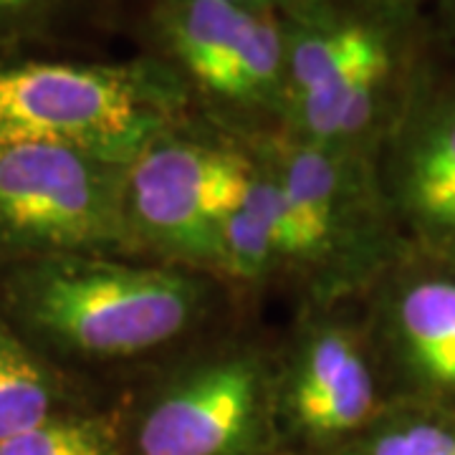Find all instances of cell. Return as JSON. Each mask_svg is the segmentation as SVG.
I'll use <instances>...</instances> for the list:
<instances>
[{"label": "cell", "mask_w": 455, "mask_h": 455, "mask_svg": "<svg viewBox=\"0 0 455 455\" xmlns=\"http://www.w3.org/2000/svg\"><path fill=\"white\" fill-rule=\"evenodd\" d=\"M0 316L49 359L84 364L157 355L211 316L208 274L127 256H49L3 266Z\"/></svg>", "instance_id": "1"}, {"label": "cell", "mask_w": 455, "mask_h": 455, "mask_svg": "<svg viewBox=\"0 0 455 455\" xmlns=\"http://www.w3.org/2000/svg\"><path fill=\"white\" fill-rule=\"evenodd\" d=\"M278 18L286 49V119L278 132L377 157L415 79V16L359 0H291Z\"/></svg>", "instance_id": "2"}, {"label": "cell", "mask_w": 455, "mask_h": 455, "mask_svg": "<svg viewBox=\"0 0 455 455\" xmlns=\"http://www.w3.org/2000/svg\"><path fill=\"white\" fill-rule=\"evenodd\" d=\"M188 114L185 89L152 56L122 64L0 56V147L64 142L130 160Z\"/></svg>", "instance_id": "3"}, {"label": "cell", "mask_w": 455, "mask_h": 455, "mask_svg": "<svg viewBox=\"0 0 455 455\" xmlns=\"http://www.w3.org/2000/svg\"><path fill=\"white\" fill-rule=\"evenodd\" d=\"M274 167L299 235V268L314 309L374 283L395 260L397 228L377 157L311 145L283 132L243 134Z\"/></svg>", "instance_id": "4"}, {"label": "cell", "mask_w": 455, "mask_h": 455, "mask_svg": "<svg viewBox=\"0 0 455 455\" xmlns=\"http://www.w3.org/2000/svg\"><path fill=\"white\" fill-rule=\"evenodd\" d=\"M253 175L243 134L193 114L149 137L124 170V220L137 253L215 274L228 215Z\"/></svg>", "instance_id": "5"}, {"label": "cell", "mask_w": 455, "mask_h": 455, "mask_svg": "<svg viewBox=\"0 0 455 455\" xmlns=\"http://www.w3.org/2000/svg\"><path fill=\"white\" fill-rule=\"evenodd\" d=\"M152 59L190 107L235 134L278 132L286 119V49L278 13L230 0H147Z\"/></svg>", "instance_id": "6"}, {"label": "cell", "mask_w": 455, "mask_h": 455, "mask_svg": "<svg viewBox=\"0 0 455 455\" xmlns=\"http://www.w3.org/2000/svg\"><path fill=\"white\" fill-rule=\"evenodd\" d=\"M127 163L64 142L0 147V266L137 253L124 220Z\"/></svg>", "instance_id": "7"}, {"label": "cell", "mask_w": 455, "mask_h": 455, "mask_svg": "<svg viewBox=\"0 0 455 455\" xmlns=\"http://www.w3.org/2000/svg\"><path fill=\"white\" fill-rule=\"evenodd\" d=\"M276 445V357L251 341L180 362L124 425V455H268Z\"/></svg>", "instance_id": "8"}, {"label": "cell", "mask_w": 455, "mask_h": 455, "mask_svg": "<svg viewBox=\"0 0 455 455\" xmlns=\"http://www.w3.org/2000/svg\"><path fill=\"white\" fill-rule=\"evenodd\" d=\"M382 410L364 337L329 309L311 311L276 357L278 443L331 455Z\"/></svg>", "instance_id": "9"}, {"label": "cell", "mask_w": 455, "mask_h": 455, "mask_svg": "<svg viewBox=\"0 0 455 455\" xmlns=\"http://www.w3.org/2000/svg\"><path fill=\"white\" fill-rule=\"evenodd\" d=\"M382 145L390 147V167L379 185L395 223L405 220L455 259V89L412 79Z\"/></svg>", "instance_id": "10"}, {"label": "cell", "mask_w": 455, "mask_h": 455, "mask_svg": "<svg viewBox=\"0 0 455 455\" xmlns=\"http://www.w3.org/2000/svg\"><path fill=\"white\" fill-rule=\"evenodd\" d=\"M385 331L403 372L435 400H455V278L407 276L385 296Z\"/></svg>", "instance_id": "11"}, {"label": "cell", "mask_w": 455, "mask_h": 455, "mask_svg": "<svg viewBox=\"0 0 455 455\" xmlns=\"http://www.w3.org/2000/svg\"><path fill=\"white\" fill-rule=\"evenodd\" d=\"M248 147L253 155V175L248 180L241 203L228 215L223 226L215 276L251 286L276 276L296 278L299 235L289 197L274 167L260 157V152L251 142Z\"/></svg>", "instance_id": "12"}, {"label": "cell", "mask_w": 455, "mask_h": 455, "mask_svg": "<svg viewBox=\"0 0 455 455\" xmlns=\"http://www.w3.org/2000/svg\"><path fill=\"white\" fill-rule=\"evenodd\" d=\"M71 410L64 377L0 316V443Z\"/></svg>", "instance_id": "13"}, {"label": "cell", "mask_w": 455, "mask_h": 455, "mask_svg": "<svg viewBox=\"0 0 455 455\" xmlns=\"http://www.w3.org/2000/svg\"><path fill=\"white\" fill-rule=\"evenodd\" d=\"M331 455H455V415L435 405L385 407Z\"/></svg>", "instance_id": "14"}, {"label": "cell", "mask_w": 455, "mask_h": 455, "mask_svg": "<svg viewBox=\"0 0 455 455\" xmlns=\"http://www.w3.org/2000/svg\"><path fill=\"white\" fill-rule=\"evenodd\" d=\"M0 455H124V423L79 407L0 443Z\"/></svg>", "instance_id": "15"}, {"label": "cell", "mask_w": 455, "mask_h": 455, "mask_svg": "<svg viewBox=\"0 0 455 455\" xmlns=\"http://www.w3.org/2000/svg\"><path fill=\"white\" fill-rule=\"evenodd\" d=\"M82 0H0V56L20 53L49 38Z\"/></svg>", "instance_id": "16"}, {"label": "cell", "mask_w": 455, "mask_h": 455, "mask_svg": "<svg viewBox=\"0 0 455 455\" xmlns=\"http://www.w3.org/2000/svg\"><path fill=\"white\" fill-rule=\"evenodd\" d=\"M359 3H367L372 8H382V11H390V13H400V16H415L420 5H425L427 0H359Z\"/></svg>", "instance_id": "17"}, {"label": "cell", "mask_w": 455, "mask_h": 455, "mask_svg": "<svg viewBox=\"0 0 455 455\" xmlns=\"http://www.w3.org/2000/svg\"><path fill=\"white\" fill-rule=\"evenodd\" d=\"M230 3H241V5L259 8V11H268V13H281L291 0H230Z\"/></svg>", "instance_id": "18"}]
</instances>
